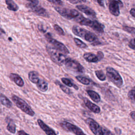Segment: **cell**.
I'll return each instance as SVG.
<instances>
[{
	"label": "cell",
	"mask_w": 135,
	"mask_h": 135,
	"mask_svg": "<svg viewBox=\"0 0 135 135\" xmlns=\"http://www.w3.org/2000/svg\"><path fill=\"white\" fill-rule=\"evenodd\" d=\"M37 122L40 127L44 131L46 135H56L55 131L52 128L46 124L42 120L37 119Z\"/></svg>",
	"instance_id": "cell-13"
},
{
	"label": "cell",
	"mask_w": 135,
	"mask_h": 135,
	"mask_svg": "<svg viewBox=\"0 0 135 135\" xmlns=\"http://www.w3.org/2000/svg\"><path fill=\"white\" fill-rule=\"evenodd\" d=\"M130 115L131 117V118L135 121V111H131L130 113Z\"/></svg>",
	"instance_id": "cell-40"
},
{
	"label": "cell",
	"mask_w": 135,
	"mask_h": 135,
	"mask_svg": "<svg viewBox=\"0 0 135 135\" xmlns=\"http://www.w3.org/2000/svg\"><path fill=\"white\" fill-rule=\"evenodd\" d=\"M5 3L8 9L13 11H17L18 9V6L13 0H6Z\"/></svg>",
	"instance_id": "cell-22"
},
{
	"label": "cell",
	"mask_w": 135,
	"mask_h": 135,
	"mask_svg": "<svg viewBox=\"0 0 135 135\" xmlns=\"http://www.w3.org/2000/svg\"><path fill=\"white\" fill-rule=\"evenodd\" d=\"M46 51L49 54L51 59L56 64L61 66L64 64L66 59L64 54L58 50L54 46L47 45L46 47Z\"/></svg>",
	"instance_id": "cell-3"
},
{
	"label": "cell",
	"mask_w": 135,
	"mask_h": 135,
	"mask_svg": "<svg viewBox=\"0 0 135 135\" xmlns=\"http://www.w3.org/2000/svg\"><path fill=\"white\" fill-rule=\"evenodd\" d=\"M74 42L75 43V44L79 47L82 49H86L88 47L87 45L84 43L83 41L80 40V39L78 38H74Z\"/></svg>",
	"instance_id": "cell-27"
},
{
	"label": "cell",
	"mask_w": 135,
	"mask_h": 135,
	"mask_svg": "<svg viewBox=\"0 0 135 135\" xmlns=\"http://www.w3.org/2000/svg\"><path fill=\"white\" fill-rule=\"evenodd\" d=\"M1 31H2V33H5V32L3 31V30L2 28H1Z\"/></svg>",
	"instance_id": "cell-41"
},
{
	"label": "cell",
	"mask_w": 135,
	"mask_h": 135,
	"mask_svg": "<svg viewBox=\"0 0 135 135\" xmlns=\"http://www.w3.org/2000/svg\"><path fill=\"white\" fill-rule=\"evenodd\" d=\"M95 74L98 79L101 81H105L106 79V76L104 74V72L102 70H97L95 71Z\"/></svg>",
	"instance_id": "cell-26"
},
{
	"label": "cell",
	"mask_w": 135,
	"mask_h": 135,
	"mask_svg": "<svg viewBox=\"0 0 135 135\" xmlns=\"http://www.w3.org/2000/svg\"><path fill=\"white\" fill-rule=\"evenodd\" d=\"M129 47L133 50H135V38L131 40L129 43Z\"/></svg>",
	"instance_id": "cell-32"
},
{
	"label": "cell",
	"mask_w": 135,
	"mask_h": 135,
	"mask_svg": "<svg viewBox=\"0 0 135 135\" xmlns=\"http://www.w3.org/2000/svg\"><path fill=\"white\" fill-rule=\"evenodd\" d=\"M68 1L72 4H77L79 3L86 2V0H68Z\"/></svg>",
	"instance_id": "cell-34"
},
{
	"label": "cell",
	"mask_w": 135,
	"mask_h": 135,
	"mask_svg": "<svg viewBox=\"0 0 135 135\" xmlns=\"http://www.w3.org/2000/svg\"><path fill=\"white\" fill-rule=\"evenodd\" d=\"M61 81L64 84H65L66 85H67L68 86H69V87H73L75 90H78L79 89V88L78 86L76 85V84H74L72 82V81L68 79V78H61Z\"/></svg>",
	"instance_id": "cell-23"
},
{
	"label": "cell",
	"mask_w": 135,
	"mask_h": 135,
	"mask_svg": "<svg viewBox=\"0 0 135 135\" xmlns=\"http://www.w3.org/2000/svg\"><path fill=\"white\" fill-rule=\"evenodd\" d=\"M7 130L12 133H15L16 132V125L13 122L9 121L7 122V126L6 127Z\"/></svg>",
	"instance_id": "cell-25"
},
{
	"label": "cell",
	"mask_w": 135,
	"mask_h": 135,
	"mask_svg": "<svg viewBox=\"0 0 135 135\" xmlns=\"http://www.w3.org/2000/svg\"><path fill=\"white\" fill-rule=\"evenodd\" d=\"M84 59L88 62L96 63L100 61L98 55L92 53H85L83 54Z\"/></svg>",
	"instance_id": "cell-17"
},
{
	"label": "cell",
	"mask_w": 135,
	"mask_h": 135,
	"mask_svg": "<svg viewBox=\"0 0 135 135\" xmlns=\"http://www.w3.org/2000/svg\"><path fill=\"white\" fill-rule=\"evenodd\" d=\"M123 30L129 33L132 34H135V27H130L128 26H124L123 27Z\"/></svg>",
	"instance_id": "cell-31"
},
{
	"label": "cell",
	"mask_w": 135,
	"mask_h": 135,
	"mask_svg": "<svg viewBox=\"0 0 135 135\" xmlns=\"http://www.w3.org/2000/svg\"><path fill=\"white\" fill-rule=\"evenodd\" d=\"M98 4L102 7H104V0H94Z\"/></svg>",
	"instance_id": "cell-35"
},
{
	"label": "cell",
	"mask_w": 135,
	"mask_h": 135,
	"mask_svg": "<svg viewBox=\"0 0 135 135\" xmlns=\"http://www.w3.org/2000/svg\"><path fill=\"white\" fill-rule=\"evenodd\" d=\"M17 133L18 135H29L28 133H26L25 131L23 130H19L17 132Z\"/></svg>",
	"instance_id": "cell-39"
},
{
	"label": "cell",
	"mask_w": 135,
	"mask_h": 135,
	"mask_svg": "<svg viewBox=\"0 0 135 135\" xmlns=\"http://www.w3.org/2000/svg\"><path fill=\"white\" fill-rule=\"evenodd\" d=\"M28 77L30 81L34 84H36L40 79L38 73L37 72L34 71H30L28 73Z\"/></svg>",
	"instance_id": "cell-20"
},
{
	"label": "cell",
	"mask_w": 135,
	"mask_h": 135,
	"mask_svg": "<svg viewBox=\"0 0 135 135\" xmlns=\"http://www.w3.org/2000/svg\"><path fill=\"white\" fill-rule=\"evenodd\" d=\"M38 89L42 92H46L48 89V83L46 81L42 79H39L36 83Z\"/></svg>",
	"instance_id": "cell-18"
},
{
	"label": "cell",
	"mask_w": 135,
	"mask_h": 135,
	"mask_svg": "<svg viewBox=\"0 0 135 135\" xmlns=\"http://www.w3.org/2000/svg\"><path fill=\"white\" fill-rule=\"evenodd\" d=\"M64 64L66 68L76 72L83 73L84 69L83 66L77 61L71 58H66Z\"/></svg>",
	"instance_id": "cell-8"
},
{
	"label": "cell",
	"mask_w": 135,
	"mask_h": 135,
	"mask_svg": "<svg viewBox=\"0 0 135 135\" xmlns=\"http://www.w3.org/2000/svg\"><path fill=\"white\" fill-rule=\"evenodd\" d=\"M61 127L64 130L72 132L75 135H86L78 126L68 121H62L60 123Z\"/></svg>",
	"instance_id": "cell-10"
},
{
	"label": "cell",
	"mask_w": 135,
	"mask_h": 135,
	"mask_svg": "<svg viewBox=\"0 0 135 135\" xmlns=\"http://www.w3.org/2000/svg\"><path fill=\"white\" fill-rule=\"evenodd\" d=\"M107 76L111 82H112L115 86L118 88L122 86L123 81L121 76L119 72L113 68L108 66L106 68Z\"/></svg>",
	"instance_id": "cell-5"
},
{
	"label": "cell",
	"mask_w": 135,
	"mask_h": 135,
	"mask_svg": "<svg viewBox=\"0 0 135 135\" xmlns=\"http://www.w3.org/2000/svg\"><path fill=\"white\" fill-rule=\"evenodd\" d=\"M0 99H1V103L3 105L5 106L8 108H11L12 107V102L3 94L2 93L1 94Z\"/></svg>",
	"instance_id": "cell-21"
},
{
	"label": "cell",
	"mask_w": 135,
	"mask_h": 135,
	"mask_svg": "<svg viewBox=\"0 0 135 135\" xmlns=\"http://www.w3.org/2000/svg\"><path fill=\"white\" fill-rule=\"evenodd\" d=\"M109 9L111 14L118 16L120 14V7H123V3L121 0H108Z\"/></svg>",
	"instance_id": "cell-11"
},
{
	"label": "cell",
	"mask_w": 135,
	"mask_h": 135,
	"mask_svg": "<svg viewBox=\"0 0 135 135\" xmlns=\"http://www.w3.org/2000/svg\"><path fill=\"white\" fill-rule=\"evenodd\" d=\"M54 8L61 16L68 20H71L73 18L75 19L80 14L78 11L74 9L62 8L60 7H55Z\"/></svg>",
	"instance_id": "cell-7"
},
{
	"label": "cell",
	"mask_w": 135,
	"mask_h": 135,
	"mask_svg": "<svg viewBox=\"0 0 135 135\" xmlns=\"http://www.w3.org/2000/svg\"><path fill=\"white\" fill-rule=\"evenodd\" d=\"M75 20L80 24L90 26L99 33H102L104 32V25L95 20H90L89 18H85L81 14Z\"/></svg>",
	"instance_id": "cell-2"
},
{
	"label": "cell",
	"mask_w": 135,
	"mask_h": 135,
	"mask_svg": "<svg viewBox=\"0 0 135 135\" xmlns=\"http://www.w3.org/2000/svg\"><path fill=\"white\" fill-rule=\"evenodd\" d=\"M134 89H135V86H134Z\"/></svg>",
	"instance_id": "cell-42"
},
{
	"label": "cell",
	"mask_w": 135,
	"mask_h": 135,
	"mask_svg": "<svg viewBox=\"0 0 135 135\" xmlns=\"http://www.w3.org/2000/svg\"><path fill=\"white\" fill-rule=\"evenodd\" d=\"M75 78L78 81L84 85H89L90 83V80L89 79L81 75H78L75 77Z\"/></svg>",
	"instance_id": "cell-24"
},
{
	"label": "cell",
	"mask_w": 135,
	"mask_h": 135,
	"mask_svg": "<svg viewBox=\"0 0 135 135\" xmlns=\"http://www.w3.org/2000/svg\"><path fill=\"white\" fill-rule=\"evenodd\" d=\"M129 99L133 102L135 103V90H131L128 93Z\"/></svg>",
	"instance_id": "cell-30"
},
{
	"label": "cell",
	"mask_w": 135,
	"mask_h": 135,
	"mask_svg": "<svg viewBox=\"0 0 135 135\" xmlns=\"http://www.w3.org/2000/svg\"><path fill=\"white\" fill-rule=\"evenodd\" d=\"M130 13L132 16L135 18V8H132L130 11Z\"/></svg>",
	"instance_id": "cell-37"
},
{
	"label": "cell",
	"mask_w": 135,
	"mask_h": 135,
	"mask_svg": "<svg viewBox=\"0 0 135 135\" xmlns=\"http://www.w3.org/2000/svg\"><path fill=\"white\" fill-rule=\"evenodd\" d=\"M10 79L18 86L22 87L24 85V82L22 78L16 73H11L9 75Z\"/></svg>",
	"instance_id": "cell-16"
},
{
	"label": "cell",
	"mask_w": 135,
	"mask_h": 135,
	"mask_svg": "<svg viewBox=\"0 0 135 135\" xmlns=\"http://www.w3.org/2000/svg\"><path fill=\"white\" fill-rule=\"evenodd\" d=\"M53 27L54 29L57 32V33L60 35H64V32L63 30L57 24H54L53 25Z\"/></svg>",
	"instance_id": "cell-29"
},
{
	"label": "cell",
	"mask_w": 135,
	"mask_h": 135,
	"mask_svg": "<svg viewBox=\"0 0 135 135\" xmlns=\"http://www.w3.org/2000/svg\"><path fill=\"white\" fill-rule=\"evenodd\" d=\"M52 3L59 5H63V2L61 0H47Z\"/></svg>",
	"instance_id": "cell-33"
},
{
	"label": "cell",
	"mask_w": 135,
	"mask_h": 135,
	"mask_svg": "<svg viewBox=\"0 0 135 135\" xmlns=\"http://www.w3.org/2000/svg\"><path fill=\"white\" fill-rule=\"evenodd\" d=\"M83 102L85 106L92 112L94 113H99L100 112V108L96 105L95 104L92 103L87 98L83 99Z\"/></svg>",
	"instance_id": "cell-14"
},
{
	"label": "cell",
	"mask_w": 135,
	"mask_h": 135,
	"mask_svg": "<svg viewBox=\"0 0 135 135\" xmlns=\"http://www.w3.org/2000/svg\"><path fill=\"white\" fill-rule=\"evenodd\" d=\"M86 92L90 98L95 102L99 103L101 101V98L100 95L97 92L93 90H87Z\"/></svg>",
	"instance_id": "cell-19"
},
{
	"label": "cell",
	"mask_w": 135,
	"mask_h": 135,
	"mask_svg": "<svg viewBox=\"0 0 135 135\" xmlns=\"http://www.w3.org/2000/svg\"><path fill=\"white\" fill-rule=\"evenodd\" d=\"M45 37L50 43L52 44L54 47L57 49L62 53L64 54H68L69 53V51L65 45H64L62 43L53 38L50 33H46V34H45Z\"/></svg>",
	"instance_id": "cell-9"
},
{
	"label": "cell",
	"mask_w": 135,
	"mask_h": 135,
	"mask_svg": "<svg viewBox=\"0 0 135 135\" xmlns=\"http://www.w3.org/2000/svg\"><path fill=\"white\" fill-rule=\"evenodd\" d=\"M26 1H27L31 2V3L35 5H38V0H26Z\"/></svg>",
	"instance_id": "cell-38"
},
{
	"label": "cell",
	"mask_w": 135,
	"mask_h": 135,
	"mask_svg": "<svg viewBox=\"0 0 135 135\" xmlns=\"http://www.w3.org/2000/svg\"><path fill=\"white\" fill-rule=\"evenodd\" d=\"M12 99L16 106L20 109L23 112L31 117H33L35 115V112L24 100L15 95H12Z\"/></svg>",
	"instance_id": "cell-6"
},
{
	"label": "cell",
	"mask_w": 135,
	"mask_h": 135,
	"mask_svg": "<svg viewBox=\"0 0 135 135\" xmlns=\"http://www.w3.org/2000/svg\"><path fill=\"white\" fill-rule=\"evenodd\" d=\"M76 7L79 11L84 13V14H85L87 15L91 16L92 17H95V16H96V13L94 11V10H93L92 9H91V8L89 7L88 6H87L86 5H79L76 6Z\"/></svg>",
	"instance_id": "cell-15"
},
{
	"label": "cell",
	"mask_w": 135,
	"mask_h": 135,
	"mask_svg": "<svg viewBox=\"0 0 135 135\" xmlns=\"http://www.w3.org/2000/svg\"><path fill=\"white\" fill-rule=\"evenodd\" d=\"M72 30L75 35L82 38L89 42L92 43V45H99V44H100V43L99 42L98 38L95 34L89 31L76 25L73 26Z\"/></svg>",
	"instance_id": "cell-1"
},
{
	"label": "cell",
	"mask_w": 135,
	"mask_h": 135,
	"mask_svg": "<svg viewBox=\"0 0 135 135\" xmlns=\"http://www.w3.org/2000/svg\"><path fill=\"white\" fill-rule=\"evenodd\" d=\"M98 56L99 57V60H101V59H102L103 58V56H104V55H103V53L101 52V51H98Z\"/></svg>",
	"instance_id": "cell-36"
},
{
	"label": "cell",
	"mask_w": 135,
	"mask_h": 135,
	"mask_svg": "<svg viewBox=\"0 0 135 135\" xmlns=\"http://www.w3.org/2000/svg\"><path fill=\"white\" fill-rule=\"evenodd\" d=\"M85 122L94 135H113L109 130L100 126L97 121L92 118H87Z\"/></svg>",
	"instance_id": "cell-4"
},
{
	"label": "cell",
	"mask_w": 135,
	"mask_h": 135,
	"mask_svg": "<svg viewBox=\"0 0 135 135\" xmlns=\"http://www.w3.org/2000/svg\"><path fill=\"white\" fill-rule=\"evenodd\" d=\"M26 7L33 12L34 13L37 15L43 16L45 17H49V15L46 10L40 6H37V5H35L32 3H28L26 4Z\"/></svg>",
	"instance_id": "cell-12"
},
{
	"label": "cell",
	"mask_w": 135,
	"mask_h": 135,
	"mask_svg": "<svg viewBox=\"0 0 135 135\" xmlns=\"http://www.w3.org/2000/svg\"><path fill=\"white\" fill-rule=\"evenodd\" d=\"M55 83L57 84L60 86V89H61L64 93H65L67 94H71L72 92H71L70 89H69L68 87H66V86H65V85H64L63 84H61L60 82H59V81H56L55 82Z\"/></svg>",
	"instance_id": "cell-28"
}]
</instances>
